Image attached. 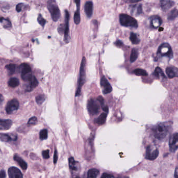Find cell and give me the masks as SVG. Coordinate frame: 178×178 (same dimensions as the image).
Returning a JSON list of instances; mask_svg holds the SVG:
<instances>
[{
    "instance_id": "cell-1",
    "label": "cell",
    "mask_w": 178,
    "mask_h": 178,
    "mask_svg": "<svg viewBox=\"0 0 178 178\" xmlns=\"http://www.w3.org/2000/svg\"><path fill=\"white\" fill-rule=\"evenodd\" d=\"M153 131L155 137L161 140L166 137L168 133L169 127L166 123H159L153 128Z\"/></svg>"
},
{
    "instance_id": "cell-2",
    "label": "cell",
    "mask_w": 178,
    "mask_h": 178,
    "mask_svg": "<svg viewBox=\"0 0 178 178\" xmlns=\"http://www.w3.org/2000/svg\"><path fill=\"white\" fill-rule=\"evenodd\" d=\"M86 59L85 57L82 58L80 68V74L78 80V88L77 90L76 96H78L80 95L81 91L82 86L84 84L85 76H86Z\"/></svg>"
},
{
    "instance_id": "cell-3",
    "label": "cell",
    "mask_w": 178,
    "mask_h": 178,
    "mask_svg": "<svg viewBox=\"0 0 178 178\" xmlns=\"http://www.w3.org/2000/svg\"><path fill=\"white\" fill-rule=\"evenodd\" d=\"M47 8L50 12L53 21H58L61 16V13L55 0H49L47 2Z\"/></svg>"
},
{
    "instance_id": "cell-4",
    "label": "cell",
    "mask_w": 178,
    "mask_h": 178,
    "mask_svg": "<svg viewBox=\"0 0 178 178\" xmlns=\"http://www.w3.org/2000/svg\"><path fill=\"white\" fill-rule=\"evenodd\" d=\"M119 20L120 23L122 26L133 28H137L138 26L137 20L134 18L127 14H120Z\"/></svg>"
},
{
    "instance_id": "cell-5",
    "label": "cell",
    "mask_w": 178,
    "mask_h": 178,
    "mask_svg": "<svg viewBox=\"0 0 178 178\" xmlns=\"http://www.w3.org/2000/svg\"><path fill=\"white\" fill-rule=\"evenodd\" d=\"M19 70L21 73V76L23 80L29 82L32 78V69L29 65L27 63H23L19 67Z\"/></svg>"
},
{
    "instance_id": "cell-6",
    "label": "cell",
    "mask_w": 178,
    "mask_h": 178,
    "mask_svg": "<svg viewBox=\"0 0 178 178\" xmlns=\"http://www.w3.org/2000/svg\"><path fill=\"white\" fill-rule=\"evenodd\" d=\"M157 53L161 56L168 57L169 58H171L173 56L171 47L168 43H164L161 44L159 47Z\"/></svg>"
},
{
    "instance_id": "cell-7",
    "label": "cell",
    "mask_w": 178,
    "mask_h": 178,
    "mask_svg": "<svg viewBox=\"0 0 178 178\" xmlns=\"http://www.w3.org/2000/svg\"><path fill=\"white\" fill-rule=\"evenodd\" d=\"M87 108L90 114L95 115L100 111V106L98 102L94 99H90L87 104Z\"/></svg>"
},
{
    "instance_id": "cell-8",
    "label": "cell",
    "mask_w": 178,
    "mask_h": 178,
    "mask_svg": "<svg viewBox=\"0 0 178 178\" xmlns=\"http://www.w3.org/2000/svg\"><path fill=\"white\" fill-rule=\"evenodd\" d=\"M19 102L16 99H13L8 103L6 106V112L8 114H12L19 107Z\"/></svg>"
},
{
    "instance_id": "cell-9",
    "label": "cell",
    "mask_w": 178,
    "mask_h": 178,
    "mask_svg": "<svg viewBox=\"0 0 178 178\" xmlns=\"http://www.w3.org/2000/svg\"><path fill=\"white\" fill-rule=\"evenodd\" d=\"M159 154V151L156 148H153L150 146L147 147L145 158L150 161H153L156 158Z\"/></svg>"
},
{
    "instance_id": "cell-10",
    "label": "cell",
    "mask_w": 178,
    "mask_h": 178,
    "mask_svg": "<svg viewBox=\"0 0 178 178\" xmlns=\"http://www.w3.org/2000/svg\"><path fill=\"white\" fill-rule=\"evenodd\" d=\"M169 149L171 152H174L178 149V133L172 134L169 140Z\"/></svg>"
},
{
    "instance_id": "cell-11",
    "label": "cell",
    "mask_w": 178,
    "mask_h": 178,
    "mask_svg": "<svg viewBox=\"0 0 178 178\" xmlns=\"http://www.w3.org/2000/svg\"><path fill=\"white\" fill-rule=\"evenodd\" d=\"M101 86L103 88L104 94H108L112 91V87L107 80L104 77H102L101 79Z\"/></svg>"
},
{
    "instance_id": "cell-12",
    "label": "cell",
    "mask_w": 178,
    "mask_h": 178,
    "mask_svg": "<svg viewBox=\"0 0 178 178\" xmlns=\"http://www.w3.org/2000/svg\"><path fill=\"white\" fill-rule=\"evenodd\" d=\"M8 173L10 178H23L22 172L16 167H12L10 168Z\"/></svg>"
},
{
    "instance_id": "cell-13",
    "label": "cell",
    "mask_w": 178,
    "mask_h": 178,
    "mask_svg": "<svg viewBox=\"0 0 178 178\" xmlns=\"http://www.w3.org/2000/svg\"><path fill=\"white\" fill-rule=\"evenodd\" d=\"M167 74L170 79L178 77V69L174 67L170 66L167 67L166 70Z\"/></svg>"
},
{
    "instance_id": "cell-14",
    "label": "cell",
    "mask_w": 178,
    "mask_h": 178,
    "mask_svg": "<svg viewBox=\"0 0 178 178\" xmlns=\"http://www.w3.org/2000/svg\"><path fill=\"white\" fill-rule=\"evenodd\" d=\"M174 2L172 0H161V8L164 11H167L174 5Z\"/></svg>"
},
{
    "instance_id": "cell-15",
    "label": "cell",
    "mask_w": 178,
    "mask_h": 178,
    "mask_svg": "<svg viewBox=\"0 0 178 178\" xmlns=\"http://www.w3.org/2000/svg\"><path fill=\"white\" fill-rule=\"evenodd\" d=\"M13 122L11 120L0 119V130H7L11 127Z\"/></svg>"
},
{
    "instance_id": "cell-16",
    "label": "cell",
    "mask_w": 178,
    "mask_h": 178,
    "mask_svg": "<svg viewBox=\"0 0 178 178\" xmlns=\"http://www.w3.org/2000/svg\"><path fill=\"white\" fill-rule=\"evenodd\" d=\"M93 4L91 1H88L84 5V11L88 17L90 18L92 15L93 13Z\"/></svg>"
},
{
    "instance_id": "cell-17",
    "label": "cell",
    "mask_w": 178,
    "mask_h": 178,
    "mask_svg": "<svg viewBox=\"0 0 178 178\" xmlns=\"http://www.w3.org/2000/svg\"><path fill=\"white\" fill-rule=\"evenodd\" d=\"M17 137L15 135H10L8 134L0 133V140L3 142H9L10 141H15Z\"/></svg>"
},
{
    "instance_id": "cell-18",
    "label": "cell",
    "mask_w": 178,
    "mask_h": 178,
    "mask_svg": "<svg viewBox=\"0 0 178 178\" xmlns=\"http://www.w3.org/2000/svg\"><path fill=\"white\" fill-rule=\"evenodd\" d=\"M69 13L67 10H66L65 11V32H64V35H65V38L66 40L68 39L69 36Z\"/></svg>"
},
{
    "instance_id": "cell-19",
    "label": "cell",
    "mask_w": 178,
    "mask_h": 178,
    "mask_svg": "<svg viewBox=\"0 0 178 178\" xmlns=\"http://www.w3.org/2000/svg\"><path fill=\"white\" fill-rule=\"evenodd\" d=\"M14 159L16 162H17L18 164L20 165V167L22 168L23 170H26L27 169V164L23 159L19 156L17 154L14 155Z\"/></svg>"
},
{
    "instance_id": "cell-20",
    "label": "cell",
    "mask_w": 178,
    "mask_h": 178,
    "mask_svg": "<svg viewBox=\"0 0 178 178\" xmlns=\"http://www.w3.org/2000/svg\"><path fill=\"white\" fill-rule=\"evenodd\" d=\"M99 170L96 169H91L89 170L87 174V178H96L99 174Z\"/></svg>"
},
{
    "instance_id": "cell-21",
    "label": "cell",
    "mask_w": 178,
    "mask_h": 178,
    "mask_svg": "<svg viewBox=\"0 0 178 178\" xmlns=\"http://www.w3.org/2000/svg\"><path fill=\"white\" fill-rule=\"evenodd\" d=\"M161 24V20L160 18L157 16L153 17V19L151 20V25L154 28H157Z\"/></svg>"
},
{
    "instance_id": "cell-22",
    "label": "cell",
    "mask_w": 178,
    "mask_h": 178,
    "mask_svg": "<svg viewBox=\"0 0 178 178\" xmlns=\"http://www.w3.org/2000/svg\"><path fill=\"white\" fill-rule=\"evenodd\" d=\"M20 84V81L17 78H12L10 79L8 82V86L11 88H16Z\"/></svg>"
},
{
    "instance_id": "cell-23",
    "label": "cell",
    "mask_w": 178,
    "mask_h": 178,
    "mask_svg": "<svg viewBox=\"0 0 178 178\" xmlns=\"http://www.w3.org/2000/svg\"><path fill=\"white\" fill-rule=\"evenodd\" d=\"M106 117H107V113L104 112L98 117V119L96 120V123L99 125L104 124L106 120Z\"/></svg>"
},
{
    "instance_id": "cell-24",
    "label": "cell",
    "mask_w": 178,
    "mask_h": 178,
    "mask_svg": "<svg viewBox=\"0 0 178 178\" xmlns=\"http://www.w3.org/2000/svg\"><path fill=\"white\" fill-rule=\"evenodd\" d=\"M178 16V8H174L170 12V13L168 15L169 20H172L176 18Z\"/></svg>"
},
{
    "instance_id": "cell-25",
    "label": "cell",
    "mask_w": 178,
    "mask_h": 178,
    "mask_svg": "<svg viewBox=\"0 0 178 178\" xmlns=\"http://www.w3.org/2000/svg\"><path fill=\"white\" fill-rule=\"evenodd\" d=\"M38 84V81L37 79H36L35 77L33 76L31 80L29 81V89L30 90H32L33 89L37 86Z\"/></svg>"
},
{
    "instance_id": "cell-26",
    "label": "cell",
    "mask_w": 178,
    "mask_h": 178,
    "mask_svg": "<svg viewBox=\"0 0 178 178\" xmlns=\"http://www.w3.org/2000/svg\"><path fill=\"white\" fill-rule=\"evenodd\" d=\"M0 23L3 25V27L5 28L11 27V23L8 19H5L4 18L0 17Z\"/></svg>"
},
{
    "instance_id": "cell-27",
    "label": "cell",
    "mask_w": 178,
    "mask_h": 178,
    "mask_svg": "<svg viewBox=\"0 0 178 178\" xmlns=\"http://www.w3.org/2000/svg\"><path fill=\"white\" fill-rule=\"evenodd\" d=\"M138 57V52L135 49H133L131 52V55H130V60L131 63H133L134 62L136 61Z\"/></svg>"
},
{
    "instance_id": "cell-28",
    "label": "cell",
    "mask_w": 178,
    "mask_h": 178,
    "mask_svg": "<svg viewBox=\"0 0 178 178\" xmlns=\"http://www.w3.org/2000/svg\"><path fill=\"white\" fill-rule=\"evenodd\" d=\"M5 68L8 71L9 74L12 75V74H14L15 71L16 66L13 64H10L6 65Z\"/></svg>"
},
{
    "instance_id": "cell-29",
    "label": "cell",
    "mask_w": 178,
    "mask_h": 178,
    "mask_svg": "<svg viewBox=\"0 0 178 178\" xmlns=\"http://www.w3.org/2000/svg\"><path fill=\"white\" fill-rule=\"evenodd\" d=\"M76 161H74V158L73 157H71L69 159V167L70 168L73 170H76L77 169V166Z\"/></svg>"
},
{
    "instance_id": "cell-30",
    "label": "cell",
    "mask_w": 178,
    "mask_h": 178,
    "mask_svg": "<svg viewBox=\"0 0 178 178\" xmlns=\"http://www.w3.org/2000/svg\"><path fill=\"white\" fill-rule=\"evenodd\" d=\"M130 40L131 41V42L134 44H138L140 42V40L137 38V35L135 33H133V32H132L130 34Z\"/></svg>"
},
{
    "instance_id": "cell-31",
    "label": "cell",
    "mask_w": 178,
    "mask_h": 178,
    "mask_svg": "<svg viewBox=\"0 0 178 178\" xmlns=\"http://www.w3.org/2000/svg\"><path fill=\"white\" fill-rule=\"evenodd\" d=\"M133 73L136 75L140 76H146L147 75L146 71L145 70L142 69H136L133 71Z\"/></svg>"
},
{
    "instance_id": "cell-32",
    "label": "cell",
    "mask_w": 178,
    "mask_h": 178,
    "mask_svg": "<svg viewBox=\"0 0 178 178\" xmlns=\"http://www.w3.org/2000/svg\"><path fill=\"white\" fill-rule=\"evenodd\" d=\"M74 23L76 25H78L80 23V15L79 12V8H77V11L74 14Z\"/></svg>"
},
{
    "instance_id": "cell-33",
    "label": "cell",
    "mask_w": 178,
    "mask_h": 178,
    "mask_svg": "<svg viewBox=\"0 0 178 178\" xmlns=\"http://www.w3.org/2000/svg\"><path fill=\"white\" fill-rule=\"evenodd\" d=\"M154 75L155 76L157 77L158 78L159 77L165 78V76H164V74L163 73L162 70L159 67H156V68L155 69Z\"/></svg>"
},
{
    "instance_id": "cell-34",
    "label": "cell",
    "mask_w": 178,
    "mask_h": 178,
    "mask_svg": "<svg viewBox=\"0 0 178 178\" xmlns=\"http://www.w3.org/2000/svg\"><path fill=\"white\" fill-rule=\"evenodd\" d=\"M45 100V97L43 94H40L38 95L36 98H35V100L36 102L39 105H41L42 104L43 102H44Z\"/></svg>"
},
{
    "instance_id": "cell-35",
    "label": "cell",
    "mask_w": 178,
    "mask_h": 178,
    "mask_svg": "<svg viewBox=\"0 0 178 178\" xmlns=\"http://www.w3.org/2000/svg\"><path fill=\"white\" fill-rule=\"evenodd\" d=\"M48 136V132L47 129L42 130L40 132V138L42 140H45L47 138Z\"/></svg>"
},
{
    "instance_id": "cell-36",
    "label": "cell",
    "mask_w": 178,
    "mask_h": 178,
    "mask_svg": "<svg viewBox=\"0 0 178 178\" xmlns=\"http://www.w3.org/2000/svg\"><path fill=\"white\" fill-rule=\"evenodd\" d=\"M38 22L39 23V24L42 27H44L45 25V23H46V20H45V19L43 18V17L42 16L41 14H39V16H38Z\"/></svg>"
},
{
    "instance_id": "cell-37",
    "label": "cell",
    "mask_w": 178,
    "mask_h": 178,
    "mask_svg": "<svg viewBox=\"0 0 178 178\" xmlns=\"http://www.w3.org/2000/svg\"><path fill=\"white\" fill-rule=\"evenodd\" d=\"M37 122V118L35 117H33L31 118L29 120L28 124L30 125H35Z\"/></svg>"
},
{
    "instance_id": "cell-38",
    "label": "cell",
    "mask_w": 178,
    "mask_h": 178,
    "mask_svg": "<svg viewBox=\"0 0 178 178\" xmlns=\"http://www.w3.org/2000/svg\"><path fill=\"white\" fill-rule=\"evenodd\" d=\"M42 156H43L44 158H49V157H50L49 150H45V151H43V152H42Z\"/></svg>"
},
{
    "instance_id": "cell-39",
    "label": "cell",
    "mask_w": 178,
    "mask_h": 178,
    "mask_svg": "<svg viewBox=\"0 0 178 178\" xmlns=\"http://www.w3.org/2000/svg\"><path fill=\"white\" fill-rule=\"evenodd\" d=\"M58 159V154H57V151L55 149V152H54V159H53V161H54V164H55L57 162Z\"/></svg>"
},
{
    "instance_id": "cell-40",
    "label": "cell",
    "mask_w": 178,
    "mask_h": 178,
    "mask_svg": "<svg viewBox=\"0 0 178 178\" xmlns=\"http://www.w3.org/2000/svg\"><path fill=\"white\" fill-rule=\"evenodd\" d=\"M59 32V33H62L65 32V26H64L63 25H61V26H59V29H58Z\"/></svg>"
},
{
    "instance_id": "cell-41",
    "label": "cell",
    "mask_w": 178,
    "mask_h": 178,
    "mask_svg": "<svg viewBox=\"0 0 178 178\" xmlns=\"http://www.w3.org/2000/svg\"><path fill=\"white\" fill-rule=\"evenodd\" d=\"M142 13V5H139L137 8V15H140Z\"/></svg>"
},
{
    "instance_id": "cell-42",
    "label": "cell",
    "mask_w": 178,
    "mask_h": 178,
    "mask_svg": "<svg viewBox=\"0 0 178 178\" xmlns=\"http://www.w3.org/2000/svg\"><path fill=\"white\" fill-rule=\"evenodd\" d=\"M23 5V3H19L16 5V10L18 12H20L22 11Z\"/></svg>"
},
{
    "instance_id": "cell-43",
    "label": "cell",
    "mask_w": 178,
    "mask_h": 178,
    "mask_svg": "<svg viewBox=\"0 0 178 178\" xmlns=\"http://www.w3.org/2000/svg\"><path fill=\"white\" fill-rule=\"evenodd\" d=\"M98 102L100 103L101 105H104V99H103V98H102V96H99V97L98 98Z\"/></svg>"
},
{
    "instance_id": "cell-44",
    "label": "cell",
    "mask_w": 178,
    "mask_h": 178,
    "mask_svg": "<svg viewBox=\"0 0 178 178\" xmlns=\"http://www.w3.org/2000/svg\"><path fill=\"white\" fill-rule=\"evenodd\" d=\"M113 178V176L112 175L108 173H103L102 174L101 178Z\"/></svg>"
},
{
    "instance_id": "cell-45",
    "label": "cell",
    "mask_w": 178,
    "mask_h": 178,
    "mask_svg": "<svg viewBox=\"0 0 178 178\" xmlns=\"http://www.w3.org/2000/svg\"><path fill=\"white\" fill-rule=\"evenodd\" d=\"M6 177V174H5V172L4 170H2L0 172V178H5Z\"/></svg>"
},
{
    "instance_id": "cell-46",
    "label": "cell",
    "mask_w": 178,
    "mask_h": 178,
    "mask_svg": "<svg viewBox=\"0 0 178 178\" xmlns=\"http://www.w3.org/2000/svg\"><path fill=\"white\" fill-rule=\"evenodd\" d=\"M142 0H126V2L129 3H137L140 2Z\"/></svg>"
},
{
    "instance_id": "cell-47",
    "label": "cell",
    "mask_w": 178,
    "mask_h": 178,
    "mask_svg": "<svg viewBox=\"0 0 178 178\" xmlns=\"http://www.w3.org/2000/svg\"><path fill=\"white\" fill-rule=\"evenodd\" d=\"M115 44L117 45V46H118V47H120V46H122V45L123 44V43H122L121 41L117 40V41L116 42Z\"/></svg>"
},
{
    "instance_id": "cell-48",
    "label": "cell",
    "mask_w": 178,
    "mask_h": 178,
    "mask_svg": "<svg viewBox=\"0 0 178 178\" xmlns=\"http://www.w3.org/2000/svg\"><path fill=\"white\" fill-rule=\"evenodd\" d=\"M75 3H76V4L77 8H80V0H75Z\"/></svg>"
},
{
    "instance_id": "cell-49",
    "label": "cell",
    "mask_w": 178,
    "mask_h": 178,
    "mask_svg": "<svg viewBox=\"0 0 178 178\" xmlns=\"http://www.w3.org/2000/svg\"><path fill=\"white\" fill-rule=\"evenodd\" d=\"M174 176L176 178H178V167H176L174 172Z\"/></svg>"
},
{
    "instance_id": "cell-50",
    "label": "cell",
    "mask_w": 178,
    "mask_h": 178,
    "mask_svg": "<svg viewBox=\"0 0 178 178\" xmlns=\"http://www.w3.org/2000/svg\"><path fill=\"white\" fill-rule=\"evenodd\" d=\"M4 101V97L3 96L2 94H0V105L2 104Z\"/></svg>"
},
{
    "instance_id": "cell-51",
    "label": "cell",
    "mask_w": 178,
    "mask_h": 178,
    "mask_svg": "<svg viewBox=\"0 0 178 178\" xmlns=\"http://www.w3.org/2000/svg\"><path fill=\"white\" fill-rule=\"evenodd\" d=\"M103 110H104V112H105V113H107L108 112V108L107 107V106H104V107H103Z\"/></svg>"
},
{
    "instance_id": "cell-52",
    "label": "cell",
    "mask_w": 178,
    "mask_h": 178,
    "mask_svg": "<svg viewBox=\"0 0 178 178\" xmlns=\"http://www.w3.org/2000/svg\"><path fill=\"white\" fill-rule=\"evenodd\" d=\"M117 178H129L127 176H120L119 177H118Z\"/></svg>"
},
{
    "instance_id": "cell-53",
    "label": "cell",
    "mask_w": 178,
    "mask_h": 178,
    "mask_svg": "<svg viewBox=\"0 0 178 178\" xmlns=\"http://www.w3.org/2000/svg\"><path fill=\"white\" fill-rule=\"evenodd\" d=\"M161 30H163V28H160V29H159V31L161 32Z\"/></svg>"
},
{
    "instance_id": "cell-54",
    "label": "cell",
    "mask_w": 178,
    "mask_h": 178,
    "mask_svg": "<svg viewBox=\"0 0 178 178\" xmlns=\"http://www.w3.org/2000/svg\"><path fill=\"white\" fill-rule=\"evenodd\" d=\"M76 178H81L80 176H77Z\"/></svg>"
}]
</instances>
